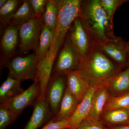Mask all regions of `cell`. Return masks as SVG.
<instances>
[{
	"label": "cell",
	"instance_id": "obj_1",
	"mask_svg": "<svg viewBox=\"0 0 129 129\" xmlns=\"http://www.w3.org/2000/svg\"><path fill=\"white\" fill-rule=\"evenodd\" d=\"M122 69L105 55L97 45L90 55L74 72L85 79L91 86H99L121 72Z\"/></svg>",
	"mask_w": 129,
	"mask_h": 129
},
{
	"label": "cell",
	"instance_id": "obj_2",
	"mask_svg": "<svg viewBox=\"0 0 129 129\" xmlns=\"http://www.w3.org/2000/svg\"><path fill=\"white\" fill-rule=\"evenodd\" d=\"M80 17L98 45L114 36L100 0L82 1Z\"/></svg>",
	"mask_w": 129,
	"mask_h": 129
},
{
	"label": "cell",
	"instance_id": "obj_3",
	"mask_svg": "<svg viewBox=\"0 0 129 129\" xmlns=\"http://www.w3.org/2000/svg\"><path fill=\"white\" fill-rule=\"evenodd\" d=\"M59 11L52 44L45 58L54 63L60 48L63 46L72 24L79 17L82 1L58 0Z\"/></svg>",
	"mask_w": 129,
	"mask_h": 129
},
{
	"label": "cell",
	"instance_id": "obj_4",
	"mask_svg": "<svg viewBox=\"0 0 129 129\" xmlns=\"http://www.w3.org/2000/svg\"><path fill=\"white\" fill-rule=\"evenodd\" d=\"M69 35L81 63L90 55L97 45L96 42L80 16L74 21Z\"/></svg>",
	"mask_w": 129,
	"mask_h": 129
},
{
	"label": "cell",
	"instance_id": "obj_5",
	"mask_svg": "<svg viewBox=\"0 0 129 129\" xmlns=\"http://www.w3.org/2000/svg\"><path fill=\"white\" fill-rule=\"evenodd\" d=\"M39 62L35 53L25 56L14 57L8 63V76L21 82L31 79L34 81L38 73Z\"/></svg>",
	"mask_w": 129,
	"mask_h": 129
},
{
	"label": "cell",
	"instance_id": "obj_6",
	"mask_svg": "<svg viewBox=\"0 0 129 129\" xmlns=\"http://www.w3.org/2000/svg\"><path fill=\"white\" fill-rule=\"evenodd\" d=\"M53 65L51 75H66L77 70L81 63L80 58L72 44L69 33Z\"/></svg>",
	"mask_w": 129,
	"mask_h": 129
},
{
	"label": "cell",
	"instance_id": "obj_7",
	"mask_svg": "<svg viewBox=\"0 0 129 129\" xmlns=\"http://www.w3.org/2000/svg\"><path fill=\"white\" fill-rule=\"evenodd\" d=\"M42 25V17L35 18L20 26L19 29V53H27L31 50L35 52Z\"/></svg>",
	"mask_w": 129,
	"mask_h": 129
},
{
	"label": "cell",
	"instance_id": "obj_8",
	"mask_svg": "<svg viewBox=\"0 0 129 129\" xmlns=\"http://www.w3.org/2000/svg\"><path fill=\"white\" fill-rule=\"evenodd\" d=\"M39 95L38 83L34 81L30 86L18 95L0 104V107L7 109L19 117L25 108L34 106Z\"/></svg>",
	"mask_w": 129,
	"mask_h": 129
},
{
	"label": "cell",
	"instance_id": "obj_9",
	"mask_svg": "<svg viewBox=\"0 0 129 129\" xmlns=\"http://www.w3.org/2000/svg\"><path fill=\"white\" fill-rule=\"evenodd\" d=\"M67 76L64 74L53 75L47 86L45 99L53 113L57 114L67 87Z\"/></svg>",
	"mask_w": 129,
	"mask_h": 129
},
{
	"label": "cell",
	"instance_id": "obj_10",
	"mask_svg": "<svg viewBox=\"0 0 129 129\" xmlns=\"http://www.w3.org/2000/svg\"><path fill=\"white\" fill-rule=\"evenodd\" d=\"M127 42L120 37L114 36L106 42L98 45V48L113 61L122 68L128 66Z\"/></svg>",
	"mask_w": 129,
	"mask_h": 129
},
{
	"label": "cell",
	"instance_id": "obj_11",
	"mask_svg": "<svg viewBox=\"0 0 129 129\" xmlns=\"http://www.w3.org/2000/svg\"><path fill=\"white\" fill-rule=\"evenodd\" d=\"M5 27L1 41V71L14 57L19 40V28L11 25Z\"/></svg>",
	"mask_w": 129,
	"mask_h": 129
},
{
	"label": "cell",
	"instance_id": "obj_12",
	"mask_svg": "<svg viewBox=\"0 0 129 129\" xmlns=\"http://www.w3.org/2000/svg\"><path fill=\"white\" fill-rule=\"evenodd\" d=\"M33 107L32 115L23 129H37L44 126L54 118L45 99H37Z\"/></svg>",
	"mask_w": 129,
	"mask_h": 129
},
{
	"label": "cell",
	"instance_id": "obj_13",
	"mask_svg": "<svg viewBox=\"0 0 129 129\" xmlns=\"http://www.w3.org/2000/svg\"><path fill=\"white\" fill-rule=\"evenodd\" d=\"M99 86H91L75 111L69 119V129H76L84 120L88 117L93 95Z\"/></svg>",
	"mask_w": 129,
	"mask_h": 129
},
{
	"label": "cell",
	"instance_id": "obj_14",
	"mask_svg": "<svg viewBox=\"0 0 129 129\" xmlns=\"http://www.w3.org/2000/svg\"><path fill=\"white\" fill-rule=\"evenodd\" d=\"M112 96L117 97L129 93V66L112 77L104 83Z\"/></svg>",
	"mask_w": 129,
	"mask_h": 129
},
{
	"label": "cell",
	"instance_id": "obj_15",
	"mask_svg": "<svg viewBox=\"0 0 129 129\" xmlns=\"http://www.w3.org/2000/svg\"><path fill=\"white\" fill-rule=\"evenodd\" d=\"M111 95L103 85L97 88L93 95L88 118L99 121L108 99Z\"/></svg>",
	"mask_w": 129,
	"mask_h": 129
},
{
	"label": "cell",
	"instance_id": "obj_16",
	"mask_svg": "<svg viewBox=\"0 0 129 129\" xmlns=\"http://www.w3.org/2000/svg\"><path fill=\"white\" fill-rule=\"evenodd\" d=\"M66 75L67 88L80 102L91 86L85 79L74 71Z\"/></svg>",
	"mask_w": 129,
	"mask_h": 129
},
{
	"label": "cell",
	"instance_id": "obj_17",
	"mask_svg": "<svg viewBox=\"0 0 129 129\" xmlns=\"http://www.w3.org/2000/svg\"><path fill=\"white\" fill-rule=\"evenodd\" d=\"M99 120L107 127L129 124V108L104 111Z\"/></svg>",
	"mask_w": 129,
	"mask_h": 129
},
{
	"label": "cell",
	"instance_id": "obj_18",
	"mask_svg": "<svg viewBox=\"0 0 129 129\" xmlns=\"http://www.w3.org/2000/svg\"><path fill=\"white\" fill-rule=\"evenodd\" d=\"M80 102L66 87L57 114L53 120L55 122L67 120L75 111Z\"/></svg>",
	"mask_w": 129,
	"mask_h": 129
},
{
	"label": "cell",
	"instance_id": "obj_19",
	"mask_svg": "<svg viewBox=\"0 0 129 129\" xmlns=\"http://www.w3.org/2000/svg\"><path fill=\"white\" fill-rule=\"evenodd\" d=\"M20 81L7 76L0 87V104L14 98L24 90Z\"/></svg>",
	"mask_w": 129,
	"mask_h": 129
},
{
	"label": "cell",
	"instance_id": "obj_20",
	"mask_svg": "<svg viewBox=\"0 0 129 129\" xmlns=\"http://www.w3.org/2000/svg\"><path fill=\"white\" fill-rule=\"evenodd\" d=\"M55 31L42 25L38 47L35 52L36 57L40 62L47 55L52 44Z\"/></svg>",
	"mask_w": 129,
	"mask_h": 129
},
{
	"label": "cell",
	"instance_id": "obj_21",
	"mask_svg": "<svg viewBox=\"0 0 129 129\" xmlns=\"http://www.w3.org/2000/svg\"><path fill=\"white\" fill-rule=\"evenodd\" d=\"M36 17L29 1L24 0L17 11L8 22L7 25L19 28L21 25Z\"/></svg>",
	"mask_w": 129,
	"mask_h": 129
},
{
	"label": "cell",
	"instance_id": "obj_22",
	"mask_svg": "<svg viewBox=\"0 0 129 129\" xmlns=\"http://www.w3.org/2000/svg\"><path fill=\"white\" fill-rule=\"evenodd\" d=\"M59 11L58 0H48L42 17L43 25L55 31L58 21Z\"/></svg>",
	"mask_w": 129,
	"mask_h": 129
},
{
	"label": "cell",
	"instance_id": "obj_23",
	"mask_svg": "<svg viewBox=\"0 0 129 129\" xmlns=\"http://www.w3.org/2000/svg\"><path fill=\"white\" fill-rule=\"evenodd\" d=\"M23 1L8 0L7 2L0 9L1 24L6 26L8 22L21 6Z\"/></svg>",
	"mask_w": 129,
	"mask_h": 129
},
{
	"label": "cell",
	"instance_id": "obj_24",
	"mask_svg": "<svg viewBox=\"0 0 129 129\" xmlns=\"http://www.w3.org/2000/svg\"><path fill=\"white\" fill-rule=\"evenodd\" d=\"M128 1L126 0H100L103 8L108 17L111 29L113 31L114 15L117 9L125 3Z\"/></svg>",
	"mask_w": 129,
	"mask_h": 129
},
{
	"label": "cell",
	"instance_id": "obj_25",
	"mask_svg": "<svg viewBox=\"0 0 129 129\" xmlns=\"http://www.w3.org/2000/svg\"><path fill=\"white\" fill-rule=\"evenodd\" d=\"M126 108H129V93L119 96H110L106 102L103 111Z\"/></svg>",
	"mask_w": 129,
	"mask_h": 129
},
{
	"label": "cell",
	"instance_id": "obj_26",
	"mask_svg": "<svg viewBox=\"0 0 129 129\" xmlns=\"http://www.w3.org/2000/svg\"><path fill=\"white\" fill-rule=\"evenodd\" d=\"M18 117L7 109L0 107V129H6Z\"/></svg>",
	"mask_w": 129,
	"mask_h": 129
},
{
	"label": "cell",
	"instance_id": "obj_27",
	"mask_svg": "<svg viewBox=\"0 0 129 129\" xmlns=\"http://www.w3.org/2000/svg\"><path fill=\"white\" fill-rule=\"evenodd\" d=\"M36 17L41 18L45 11L48 0H29Z\"/></svg>",
	"mask_w": 129,
	"mask_h": 129
},
{
	"label": "cell",
	"instance_id": "obj_28",
	"mask_svg": "<svg viewBox=\"0 0 129 129\" xmlns=\"http://www.w3.org/2000/svg\"><path fill=\"white\" fill-rule=\"evenodd\" d=\"M76 129H108L100 120L94 121L87 118Z\"/></svg>",
	"mask_w": 129,
	"mask_h": 129
},
{
	"label": "cell",
	"instance_id": "obj_29",
	"mask_svg": "<svg viewBox=\"0 0 129 129\" xmlns=\"http://www.w3.org/2000/svg\"><path fill=\"white\" fill-rule=\"evenodd\" d=\"M69 129V119L55 122L53 120L44 125L41 129Z\"/></svg>",
	"mask_w": 129,
	"mask_h": 129
},
{
	"label": "cell",
	"instance_id": "obj_30",
	"mask_svg": "<svg viewBox=\"0 0 129 129\" xmlns=\"http://www.w3.org/2000/svg\"><path fill=\"white\" fill-rule=\"evenodd\" d=\"M107 128L108 129H129V124L123 125Z\"/></svg>",
	"mask_w": 129,
	"mask_h": 129
},
{
	"label": "cell",
	"instance_id": "obj_31",
	"mask_svg": "<svg viewBox=\"0 0 129 129\" xmlns=\"http://www.w3.org/2000/svg\"><path fill=\"white\" fill-rule=\"evenodd\" d=\"M8 0H0V9L5 5Z\"/></svg>",
	"mask_w": 129,
	"mask_h": 129
},
{
	"label": "cell",
	"instance_id": "obj_32",
	"mask_svg": "<svg viewBox=\"0 0 129 129\" xmlns=\"http://www.w3.org/2000/svg\"><path fill=\"white\" fill-rule=\"evenodd\" d=\"M127 57H128V62L129 66V42H127Z\"/></svg>",
	"mask_w": 129,
	"mask_h": 129
},
{
	"label": "cell",
	"instance_id": "obj_33",
	"mask_svg": "<svg viewBox=\"0 0 129 129\" xmlns=\"http://www.w3.org/2000/svg\"></svg>",
	"mask_w": 129,
	"mask_h": 129
}]
</instances>
